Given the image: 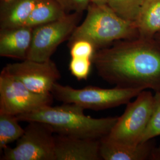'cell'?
<instances>
[{
    "instance_id": "obj_10",
    "label": "cell",
    "mask_w": 160,
    "mask_h": 160,
    "mask_svg": "<svg viewBox=\"0 0 160 160\" xmlns=\"http://www.w3.org/2000/svg\"><path fill=\"white\" fill-rule=\"evenodd\" d=\"M56 160H101L100 139L55 135Z\"/></svg>"
},
{
    "instance_id": "obj_9",
    "label": "cell",
    "mask_w": 160,
    "mask_h": 160,
    "mask_svg": "<svg viewBox=\"0 0 160 160\" xmlns=\"http://www.w3.org/2000/svg\"><path fill=\"white\" fill-rule=\"evenodd\" d=\"M3 68L29 90L39 94L51 93L54 84L61 78L56 63L51 59L37 61L26 59L7 64Z\"/></svg>"
},
{
    "instance_id": "obj_20",
    "label": "cell",
    "mask_w": 160,
    "mask_h": 160,
    "mask_svg": "<svg viewBox=\"0 0 160 160\" xmlns=\"http://www.w3.org/2000/svg\"><path fill=\"white\" fill-rule=\"evenodd\" d=\"M71 58H84L92 59L96 49L89 41L84 39L75 40L68 44Z\"/></svg>"
},
{
    "instance_id": "obj_14",
    "label": "cell",
    "mask_w": 160,
    "mask_h": 160,
    "mask_svg": "<svg viewBox=\"0 0 160 160\" xmlns=\"http://www.w3.org/2000/svg\"><path fill=\"white\" fill-rule=\"evenodd\" d=\"M135 23L139 38H154L160 32V0H145Z\"/></svg>"
},
{
    "instance_id": "obj_1",
    "label": "cell",
    "mask_w": 160,
    "mask_h": 160,
    "mask_svg": "<svg viewBox=\"0 0 160 160\" xmlns=\"http://www.w3.org/2000/svg\"><path fill=\"white\" fill-rule=\"evenodd\" d=\"M98 75L121 88L160 91V43L154 38L120 40L96 52Z\"/></svg>"
},
{
    "instance_id": "obj_15",
    "label": "cell",
    "mask_w": 160,
    "mask_h": 160,
    "mask_svg": "<svg viewBox=\"0 0 160 160\" xmlns=\"http://www.w3.org/2000/svg\"><path fill=\"white\" fill-rule=\"evenodd\" d=\"M67 14L57 0H36L25 26L33 28L60 20Z\"/></svg>"
},
{
    "instance_id": "obj_7",
    "label": "cell",
    "mask_w": 160,
    "mask_h": 160,
    "mask_svg": "<svg viewBox=\"0 0 160 160\" xmlns=\"http://www.w3.org/2000/svg\"><path fill=\"white\" fill-rule=\"evenodd\" d=\"M51 93L39 94L31 91L23 83L2 68L0 74V113L18 116L51 106Z\"/></svg>"
},
{
    "instance_id": "obj_16",
    "label": "cell",
    "mask_w": 160,
    "mask_h": 160,
    "mask_svg": "<svg viewBox=\"0 0 160 160\" xmlns=\"http://www.w3.org/2000/svg\"><path fill=\"white\" fill-rule=\"evenodd\" d=\"M17 116L0 113V149L5 148L10 143L17 141L24 133L18 123Z\"/></svg>"
},
{
    "instance_id": "obj_17",
    "label": "cell",
    "mask_w": 160,
    "mask_h": 160,
    "mask_svg": "<svg viewBox=\"0 0 160 160\" xmlns=\"http://www.w3.org/2000/svg\"><path fill=\"white\" fill-rule=\"evenodd\" d=\"M145 0H109L108 5L123 18L135 22Z\"/></svg>"
},
{
    "instance_id": "obj_5",
    "label": "cell",
    "mask_w": 160,
    "mask_h": 160,
    "mask_svg": "<svg viewBox=\"0 0 160 160\" xmlns=\"http://www.w3.org/2000/svg\"><path fill=\"white\" fill-rule=\"evenodd\" d=\"M154 95L147 90L141 92L133 102L126 104L122 116L108 137L115 141L128 144L142 142L148 126L154 106Z\"/></svg>"
},
{
    "instance_id": "obj_25",
    "label": "cell",
    "mask_w": 160,
    "mask_h": 160,
    "mask_svg": "<svg viewBox=\"0 0 160 160\" xmlns=\"http://www.w3.org/2000/svg\"><path fill=\"white\" fill-rule=\"evenodd\" d=\"M1 1H7V0H1Z\"/></svg>"
},
{
    "instance_id": "obj_2",
    "label": "cell",
    "mask_w": 160,
    "mask_h": 160,
    "mask_svg": "<svg viewBox=\"0 0 160 160\" xmlns=\"http://www.w3.org/2000/svg\"><path fill=\"white\" fill-rule=\"evenodd\" d=\"M74 103L48 106L33 112L17 116L20 122H40L51 126L55 133L73 137L100 139L109 135L118 117L94 118Z\"/></svg>"
},
{
    "instance_id": "obj_19",
    "label": "cell",
    "mask_w": 160,
    "mask_h": 160,
    "mask_svg": "<svg viewBox=\"0 0 160 160\" xmlns=\"http://www.w3.org/2000/svg\"><path fill=\"white\" fill-rule=\"evenodd\" d=\"M92 59L84 58H71L69 64V69L78 80H87L89 76Z\"/></svg>"
},
{
    "instance_id": "obj_23",
    "label": "cell",
    "mask_w": 160,
    "mask_h": 160,
    "mask_svg": "<svg viewBox=\"0 0 160 160\" xmlns=\"http://www.w3.org/2000/svg\"><path fill=\"white\" fill-rule=\"evenodd\" d=\"M91 2L98 4V5H104L108 4L109 0H90Z\"/></svg>"
},
{
    "instance_id": "obj_21",
    "label": "cell",
    "mask_w": 160,
    "mask_h": 160,
    "mask_svg": "<svg viewBox=\"0 0 160 160\" xmlns=\"http://www.w3.org/2000/svg\"><path fill=\"white\" fill-rule=\"evenodd\" d=\"M67 14L69 12L82 13L88 8L90 0H57Z\"/></svg>"
},
{
    "instance_id": "obj_22",
    "label": "cell",
    "mask_w": 160,
    "mask_h": 160,
    "mask_svg": "<svg viewBox=\"0 0 160 160\" xmlns=\"http://www.w3.org/2000/svg\"><path fill=\"white\" fill-rule=\"evenodd\" d=\"M149 160H160V146L157 147L155 145L150 155Z\"/></svg>"
},
{
    "instance_id": "obj_3",
    "label": "cell",
    "mask_w": 160,
    "mask_h": 160,
    "mask_svg": "<svg viewBox=\"0 0 160 160\" xmlns=\"http://www.w3.org/2000/svg\"><path fill=\"white\" fill-rule=\"evenodd\" d=\"M87 11L84 22L75 28L68 44L75 40H87L98 51L120 40L139 38L135 22L120 17L108 4L90 2Z\"/></svg>"
},
{
    "instance_id": "obj_4",
    "label": "cell",
    "mask_w": 160,
    "mask_h": 160,
    "mask_svg": "<svg viewBox=\"0 0 160 160\" xmlns=\"http://www.w3.org/2000/svg\"><path fill=\"white\" fill-rule=\"evenodd\" d=\"M142 90L118 87L103 88L91 86L76 89L57 82L54 84L51 92L54 98L62 103H74L84 109L98 111L127 104Z\"/></svg>"
},
{
    "instance_id": "obj_8",
    "label": "cell",
    "mask_w": 160,
    "mask_h": 160,
    "mask_svg": "<svg viewBox=\"0 0 160 160\" xmlns=\"http://www.w3.org/2000/svg\"><path fill=\"white\" fill-rule=\"evenodd\" d=\"M82 13L72 12L62 18L33 28L28 59L46 61L63 42L68 40Z\"/></svg>"
},
{
    "instance_id": "obj_12",
    "label": "cell",
    "mask_w": 160,
    "mask_h": 160,
    "mask_svg": "<svg viewBox=\"0 0 160 160\" xmlns=\"http://www.w3.org/2000/svg\"><path fill=\"white\" fill-rule=\"evenodd\" d=\"M154 145L152 139L128 144L115 141L108 135L100 139V155L104 160H149Z\"/></svg>"
},
{
    "instance_id": "obj_11",
    "label": "cell",
    "mask_w": 160,
    "mask_h": 160,
    "mask_svg": "<svg viewBox=\"0 0 160 160\" xmlns=\"http://www.w3.org/2000/svg\"><path fill=\"white\" fill-rule=\"evenodd\" d=\"M33 30L28 26L0 29V56L26 59L32 44Z\"/></svg>"
},
{
    "instance_id": "obj_6",
    "label": "cell",
    "mask_w": 160,
    "mask_h": 160,
    "mask_svg": "<svg viewBox=\"0 0 160 160\" xmlns=\"http://www.w3.org/2000/svg\"><path fill=\"white\" fill-rule=\"evenodd\" d=\"M16 146L3 149L1 160H56L55 132L48 124L32 121L28 122Z\"/></svg>"
},
{
    "instance_id": "obj_13",
    "label": "cell",
    "mask_w": 160,
    "mask_h": 160,
    "mask_svg": "<svg viewBox=\"0 0 160 160\" xmlns=\"http://www.w3.org/2000/svg\"><path fill=\"white\" fill-rule=\"evenodd\" d=\"M36 0L1 1L0 29L25 26Z\"/></svg>"
},
{
    "instance_id": "obj_24",
    "label": "cell",
    "mask_w": 160,
    "mask_h": 160,
    "mask_svg": "<svg viewBox=\"0 0 160 160\" xmlns=\"http://www.w3.org/2000/svg\"><path fill=\"white\" fill-rule=\"evenodd\" d=\"M154 39L155 40H157L160 43V32L158 33L155 36Z\"/></svg>"
},
{
    "instance_id": "obj_18",
    "label": "cell",
    "mask_w": 160,
    "mask_h": 160,
    "mask_svg": "<svg viewBox=\"0 0 160 160\" xmlns=\"http://www.w3.org/2000/svg\"><path fill=\"white\" fill-rule=\"evenodd\" d=\"M158 136H160V91L155 92L152 115L142 142L153 139Z\"/></svg>"
}]
</instances>
